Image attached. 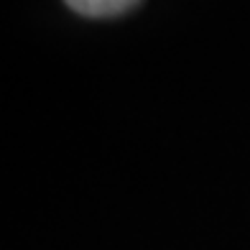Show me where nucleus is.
Here are the masks:
<instances>
[{
    "label": "nucleus",
    "instance_id": "f257e3e1",
    "mask_svg": "<svg viewBox=\"0 0 250 250\" xmlns=\"http://www.w3.org/2000/svg\"><path fill=\"white\" fill-rule=\"evenodd\" d=\"M74 13L87 18H112L133 10L141 0H64Z\"/></svg>",
    "mask_w": 250,
    "mask_h": 250
}]
</instances>
